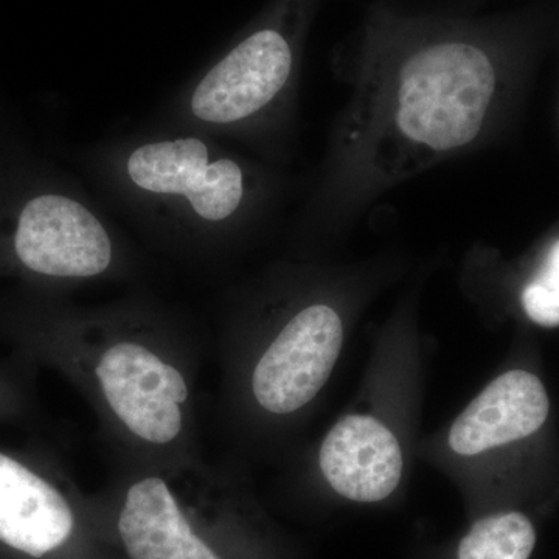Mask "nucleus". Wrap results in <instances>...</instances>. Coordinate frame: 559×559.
Wrapping results in <instances>:
<instances>
[{
  "mask_svg": "<svg viewBox=\"0 0 559 559\" xmlns=\"http://www.w3.org/2000/svg\"><path fill=\"white\" fill-rule=\"evenodd\" d=\"M347 86L316 198L330 223H349L406 180L498 142L530 83L488 44L447 35L371 50Z\"/></svg>",
  "mask_w": 559,
  "mask_h": 559,
  "instance_id": "1",
  "label": "nucleus"
},
{
  "mask_svg": "<svg viewBox=\"0 0 559 559\" xmlns=\"http://www.w3.org/2000/svg\"><path fill=\"white\" fill-rule=\"evenodd\" d=\"M124 175L140 193L175 202L213 224L248 210L260 189L255 173L198 138L143 143L124 162Z\"/></svg>",
  "mask_w": 559,
  "mask_h": 559,
  "instance_id": "2",
  "label": "nucleus"
},
{
  "mask_svg": "<svg viewBox=\"0 0 559 559\" xmlns=\"http://www.w3.org/2000/svg\"><path fill=\"white\" fill-rule=\"evenodd\" d=\"M296 57L274 28L252 33L205 73L190 97L198 120L249 127L277 116L293 94Z\"/></svg>",
  "mask_w": 559,
  "mask_h": 559,
  "instance_id": "3",
  "label": "nucleus"
},
{
  "mask_svg": "<svg viewBox=\"0 0 559 559\" xmlns=\"http://www.w3.org/2000/svg\"><path fill=\"white\" fill-rule=\"evenodd\" d=\"M344 341L345 319L337 305L312 300L293 312L253 369L257 404L274 415L307 407L330 380Z\"/></svg>",
  "mask_w": 559,
  "mask_h": 559,
  "instance_id": "4",
  "label": "nucleus"
},
{
  "mask_svg": "<svg viewBox=\"0 0 559 559\" xmlns=\"http://www.w3.org/2000/svg\"><path fill=\"white\" fill-rule=\"evenodd\" d=\"M14 252L28 271L55 278L97 277L109 270L114 255L98 216L64 194H43L25 204Z\"/></svg>",
  "mask_w": 559,
  "mask_h": 559,
  "instance_id": "5",
  "label": "nucleus"
},
{
  "mask_svg": "<svg viewBox=\"0 0 559 559\" xmlns=\"http://www.w3.org/2000/svg\"><path fill=\"white\" fill-rule=\"evenodd\" d=\"M97 377L110 411L135 437L168 444L179 436L189 388L182 373L156 353L119 342L103 352Z\"/></svg>",
  "mask_w": 559,
  "mask_h": 559,
  "instance_id": "6",
  "label": "nucleus"
},
{
  "mask_svg": "<svg viewBox=\"0 0 559 559\" xmlns=\"http://www.w3.org/2000/svg\"><path fill=\"white\" fill-rule=\"evenodd\" d=\"M319 468L340 498L377 506L399 491L404 454L395 432L370 414L337 419L320 444Z\"/></svg>",
  "mask_w": 559,
  "mask_h": 559,
  "instance_id": "7",
  "label": "nucleus"
},
{
  "mask_svg": "<svg viewBox=\"0 0 559 559\" xmlns=\"http://www.w3.org/2000/svg\"><path fill=\"white\" fill-rule=\"evenodd\" d=\"M549 415V393L540 378L527 370H509L454 419L448 447L460 459H484L535 436Z\"/></svg>",
  "mask_w": 559,
  "mask_h": 559,
  "instance_id": "8",
  "label": "nucleus"
},
{
  "mask_svg": "<svg viewBox=\"0 0 559 559\" xmlns=\"http://www.w3.org/2000/svg\"><path fill=\"white\" fill-rule=\"evenodd\" d=\"M73 524L72 509L53 485L0 452V543L43 558L60 549Z\"/></svg>",
  "mask_w": 559,
  "mask_h": 559,
  "instance_id": "9",
  "label": "nucleus"
},
{
  "mask_svg": "<svg viewBox=\"0 0 559 559\" xmlns=\"http://www.w3.org/2000/svg\"><path fill=\"white\" fill-rule=\"evenodd\" d=\"M119 532L131 559H221L194 535L159 477L132 485L121 509Z\"/></svg>",
  "mask_w": 559,
  "mask_h": 559,
  "instance_id": "10",
  "label": "nucleus"
},
{
  "mask_svg": "<svg viewBox=\"0 0 559 559\" xmlns=\"http://www.w3.org/2000/svg\"><path fill=\"white\" fill-rule=\"evenodd\" d=\"M536 544L538 527L528 513L492 510L474 520L448 559H530Z\"/></svg>",
  "mask_w": 559,
  "mask_h": 559,
  "instance_id": "11",
  "label": "nucleus"
},
{
  "mask_svg": "<svg viewBox=\"0 0 559 559\" xmlns=\"http://www.w3.org/2000/svg\"><path fill=\"white\" fill-rule=\"evenodd\" d=\"M522 314L540 329H559V223L540 242L518 289Z\"/></svg>",
  "mask_w": 559,
  "mask_h": 559,
  "instance_id": "12",
  "label": "nucleus"
}]
</instances>
